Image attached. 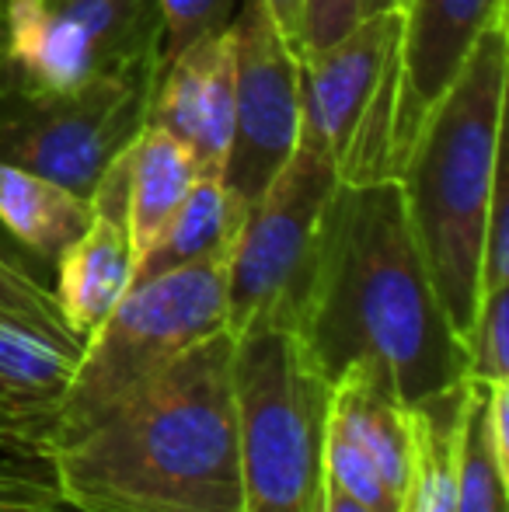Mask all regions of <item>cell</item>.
Here are the masks:
<instances>
[{"label":"cell","mask_w":509,"mask_h":512,"mask_svg":"<svg viewBox=\"0 0 509 512\" xmlns=\"http://www.w3.org/2000/svg\"><path fill=\"white\" fill-rule=\"evenodd\" d=\"M157 0H0V95H67L154 70Z\"/></svg>","instance_id":"cell-6"},{"label":"cell","mask_w":509,"mask_h":512,"mask_svg":"<svg viewBox=\"0 0 509 512\" xmlns=\"http://www.w3.org/2000/svg\"><path fill=\"white\" fill-rule=\"evenodd\" d=\"M227 328L46 453L70 512H241Z\"/></svg>","instance_id":"cell-2"},{"label":"cell","mask_w":509,"mask_h":512,"mask_svg":"<svg viewBox=\"0 0 509 512\" xmlns=\"http://www.w3.org/2000/svg\"><path fill=\"white\" fill-rule=\"evenodd\" d=\"M394 39L391 178L398 182L422 122L447 95L489 25L506 18V0H398Z\"/></svg>","instance_id":"cell-10"},{"label":"cell","mask_w":509,"mask_h":512,"mask_svg":"<svg viewBox=\"0 0 509 512\" xmlns=\"http://www.w3.org/2000/svg\"><path fill=\"white\" fill-rule=\"evenodd\" d=\"M126 178L129 147L105 168L91 192V223L84 234L56 258L53 297L67 328L77 338H88L109 310L133 286V248L126 227Z\"/></svg>","instance_id":"cell-13"},{"label":"cell","mask_w":509,"mask_h":512,"mask_svg":"<svg viewBox=\"0 0 509 512\" xmlns=\"http://www.w3.org/2000/svg\"><path fill=\"white\" fill-rule=\"evenodd\" d=\"M147 122L182 140L203 175H220L234 133L231 25L192 42L157 74Z\"/></svg>","instance_id":"cell-14"},{"label":"cell","mask_w":509,"mask_h":512,"mask_svg":"<svg viewBox=\"0 0 509 512\" xmlns=\"http://www.w3.org/2000/svg\"><path fill=\"white\" fill-rule=\"evenodd\" d=\"M297 335L328 384L356 370L408 411L468 380L464 345L422 265L401 182H339Z\"/></svg>","instance_id":"cell-1"},{"label":"cell","mask_w":509,"mask_h":512,"mask_svg":"<svg viewBox=\"0 0 509 512\" xmlns=\"http://www.w3.org/2000/svg\"><path fill=\"white\" fill-rule=\"evenodd\" d=\"M464 387L468 380L443 398L412 408V474L398 512H454Z\"/></svg>","instance_id":"cell-18"},{"label":"cell","mask_w":509,"mask_h":512,"mask_svg":"<svg viewBox=\"0 0 509 512\" xmlns=\"http://www.w3.org/2000/svg\"><path fill=\"white\" fill-rule=\"evenodd\" d=\"M269 18L276 21V28L290 42H297V25H300V0H262ZM297 49V46H293Z\"/></svg>","instance_id":"cell-28"},{"label":"cell","mask_w":509,"mask_h":512,"mask_svg":"<svg viewBox=\"0 0 509 512\" xmlns=\"http://www.w3.org/2000/svg\"><path fill=\"white\" fill-rule=\"evenodd\" d=\"M248 203L220 175H199L189 199L175 213L157 244L136 262L133 283L203 258H231L234 237L245 223Z\"/></svg>","instance_id":"cell-17"},{"label":"cell","mask_w":509,"mask_h":512,"mask_svg":"<svg viewBox=\"0 0 509 512\" xmlns=\"http://www.w3.org/2000/svg\"><path fill=\"white\" fill-rule=\"evenodd\" d=\"M241 512H314L332 384L290 328H248L231 356Z\"/></svg>","instance_id":"cell-4"},{"label":"cell","mask_w":509,"mask_h":512,"mask_svg":"<svg viewBox=\"0 0 509 512\" xmlns=\"http://www.w3.org/2000/svg\"><path fill=\"white\" fill-rule=\"evenodd\" d=\"M234 32V133L220 178L248 206L300 140V56L262 0H241Z\"/></svg>","instance_id":"cell-9"},{"label":"cell","mask_w":509,"mask_h":512,"mask_svg":"<svg viewBox=\"0 0 509 512\" xmlns=\"http://www.w3.org/2000/svg\"><path fill=\"white\" fill-rule=\"evenodd\" d=\"M339 168L297 143L262 196L248 206L227 258V331L300 328L318 265L321 227Z\"/></svg>","instance_id":"cell-7"},{"label":"cell","mask_w":509,"mask_h":512,"mask_svg":"<svg viewBox=\"0 0 509 512\" xmlns=\"http://www.w3.org/2000/svg\"><path fill=\"white\" fill-rule=\"evenodd\" d=\"M0 512H67L49 457L42 453L0 457Z\"/></svg>","instance_id":"cell-24"},{"label":"cell","mask_w":509,"mask_h":512,"mask_svg":"<svg viewBox=\"0 0 509 512\" xmlns=\"http://www.w3.org/2000/svg\"><path fill=\"white\" fill-rule=\"evenodd\" d=\"M67 512H70V509H67Z\"/></svg>","instance_id":"cell-31"},{"label":"cell","mask_w":509,"mask_h":512,"mask_svg":"<svg viewBox=\"0 0 509 512\" xmlns=\"http://www.w3.org/2000/svg\"><path fill=\"white\" fill-rule=\"evenodd\" d=\"M0 317H11V321L56 342L60 349L81 356L84 342L67 328L53 290L35 276L32 265H25L18 255H7V251H0Z\"/></svg>","instance_id":"cell-21"},{"label":"cell","mask_w":509,"mask_h":512,"mask_svg":"<svg viewBox=\"0 0 509 512\" xmlns=\"http://www.w3.org/2000/svg\"><path fill=\"white\" fill-rule=\"evenodd\" d=\"M91 203L0 157V237L25 265L53 269L84 234Z\"/></svg>","instance_id":"cell-15"},{"label":"cell","mask_w":509,"mask_h":512,"mask_svg":"<svg viewBox=\"0 0 509 512\" xmlns=\"http://www.w3.org/2000/svg\"><path fill=\"white\" fill-rule=\"evenodd\" d=\"M363 18V0H300L297 53H314L356 28Z\"/></svg>","instance_id":"cell-26"},{"label":"cell","mask_w":509,"mask_h":512,"mask_svg":"<svg viewBox=\"0 0 509 512\" xmlns=\"http://www.w3.org/2000/svg\"><path fill=\"white\" fill-rule=\"evenodd\" d=\"M506 328H509V286L482 297L464 338V359H468V380L471 384H509V349H506Z\"/></svg>","instance_id":"cell-22"},{"label":"cell","mask_w":509,"mask_h":512,"mask_svg":"<svg viewBox=\"0 0 509 512\" xmlns=\"http://www.w3.org/2000/svg\"><path fill=\"white\" fill-rule=\"evenodd\" d=\"M203 175L196 157L182 140L161 126H143L129 143V178H126V227L133 248V269L168 230L175 213L189 199L196 178Z\"/></svg>","instance_id":"cell-16"},{"label":"cell","mask_w":509,"mask_h":512,"mask_svg":"<svg viewBox=\"0 0 509 512\" xmlns=\"http://www.w3.org/2000/svg\"><path fill=\"white\" fill-rule=\"evenodd\" d=\"M398 7L363 14L349 35L300 56V140L342 171L353 136L377 95L394 39Z\"/></svg>","instance_id":"cell-12"},{"label":"cell","mask_w":509,"mask_h":512,"mask_svg":"<svg viewBox=\"0 0 509 512\" xmlns=\"http://www.w3.org/2000/svg\"><path fill=\"white\" fill-rule=\"evenodd\" d=\"M506 74L509 25L499 18L422 122L398 175L422 265L461 345L482 304V241L503 157Z\"/></svg>","instance_id":"cell-3"},{"label":"cell","mask_w":509,"mask_h":512,"mask_svg":"<svg viewBox=\"0 0 509 512\" xmlns=\"http://www.w3.org/2000/svg\"><path fill=\"white\" fill-rule=\"evenodd\" d=\"M509 286V171L506 150L496 164L489 192V216H485L482 241V297Z\"/></svg>","instance_id":"cell-25"},{"label":"cell","mask_w":509,"mask_h":512,"mask_svg":"<svg viewBox=\"0 0 509 512\" xmlns=\"http://www.w3.org/2000/svg\"><path fill=\"white\" fill-rule=\"evenodd\" d=\"M314 512H377V509L363 506V502L349 499V495L335 492V488H328L325 481H321V495H318V506H314Z\"/></svg>","instance_id":"cell-29"},{"label":"cell","mask_w":509,"mask_h":512,"mask_svg":"<svg viewBox=\"0 0 509 512\" xmlns=\"http://www.w3.org/2000/svg\"><path fill=\"white\" fill-rule=\"evenodd\" d=\"M220 328H227V255L133 283L84 338L67 391L56 401L49 450L98 422Z\"/></svg>","instance_id":"cell-5"},{"label":"cell","mask_w":509,"mask_h":512,"mask_svg":"<svg viewBox=\"0 0 509 512\" xmlns=\"http://www.w3.org/2000/svg\"><path fill=\"white\" fill-rule=\"evenodd\" d=\"M154 70L67 95H0V157L91 199L98 178L147 126Z\"/></svg>","instance_id":"cell-8"},{"label":"cell","mask_w":509,"mask_h":512,"mask_svg":"<svg viewBox=\"0 0 509 512\" xmlns=\"http://www.w3.org/2000/svg\"><path fill=\"white\" fill-rule=\"evenodd\" d=\"M49 432L53 422L39 415L11 408L0 401V453H49Z\"/></svg>","instance_id":"cell-27"},{"label":"cell","mask_w":509,"mask_h":512,"mask_svg":"<svg viewBox=\"0 0 509 512\" xmlns=\"http://www.w3.org/2000/svg\"><path fill=\"white\" fill-rule=\"evenodd\" d=\"M77 356L25 324L0 317V401L53 422Z\"/></svg>","instance_id":"cell-19"},{"label":"cell","mask_w":509,"mask_h":512,"mask_svg":"<svg viewBox=\"0 0 509 512\" xmlns=\"http://www.w3.org/2000/svg\"><path fill=\"white\" fill-rule=\"evenodd\" d=\"M509 471L492 457L482 432V387H464L461 436H457L454 512H506Z\"/></svg>","instance_id":"cell-20"},{"label":"cell","mask_w":509,"mask_h":512,"mask_svg":"<svg viewBox=\"0 0 509 512\" xmlns=\"http://www.w3.org/2000/svg\"><path fill=\"white\" fill-rule=\"evenodd\" d=\"M241 0H157V11L164 21L161 56H157V74L175 60L192 42L206 39L213 32H224L238 14ZM157 81V77H154Z\"/></svg>","instance_id":"cell-23"},{"label":"cell","mask_w":509,"mask_h":512,"mask_svg":"<svg viewBox=\"0 0 509 512\" xmlns=\"http://www.w3.org/2000/svg\"><path fill=\"white\" fill-rule=\"evenodd\" d=\"M412 474V411L363 373L332 384L321 443V481L377 512H398Z\"/></svg>","instance_id":"cell-11"},{"label":"cell","mask_w":509,"mask_h":512,"mask_svg":"<svg viewBox=\"0 0 509 512\" xmlns=\"http://www.w3.org/2000/svg\"><path fill=\"white\" fill-rule=\"evenodd\" d=\"M391 7H398V0H363V14L391 11Z\"/></svg>","instance_id":"cell-30"}]
</instances>
